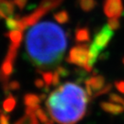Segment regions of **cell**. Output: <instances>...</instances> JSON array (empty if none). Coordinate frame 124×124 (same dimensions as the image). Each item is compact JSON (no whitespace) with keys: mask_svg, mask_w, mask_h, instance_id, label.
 Listing matches in <instances>:
<instances>
[{"mask_svg":"<svg viewBox=\"0 0 124 124\" xmlns=\"http://www.w3.org/2000/svg\"><path fill=\"white\" fill-rule=\"evenodd\" d=\"M103 11L108 18H119L123 12L122 0H105Z\"/></svg>","mask_w":124,"mask_h":124,"instance_id":"7","label":"cell"},{"mask_svg":"<svg viewBox=\"0 0 124 124\" xmlns=\"http://www.w3.org/2000/svg\"><path fill=\"white\" fill-rule=\"evenodd\" d=\"M8 37L10 39L11 43L13 44L21 45L22 39H23V31L21 30H11L8 33Z\"/></svg>","mask_w":124,"mask_h":124,"instance_id":"15","label":"cell"},{"mask_svg":"<svg viewBox=\"0 0 124 124\" xmlns=\"http://www.w3.org/2000/svg\"><path fill=\"white\" fill-rule=\"evenodd\" d=\"M41 102V98L40 96L35 95L33 93H28L23 97V103L25 104L26 108L38 109L40 108V103Z\"/></svg>","mask_w":124,"mask_h":124,"instance_id":"9","label":"cell"},{"mask_svg":"<svg viewBox=\"0 0 124 124\" xmlns=\"http://www.w3.org/2000/svg\"><path fill=\"white\" fill-rule=\"evenodd\" d=\"M85 90L88 97H93L105 86V78L102 75H93L85 79Z\"/></svg>","mask_w":124,"mask_h":124,"instance_id":"5","label":"cell"},{"mask_svg":"<svg viewBox=\"0 0 124 124\" xmlns=\"http://www.w3.org/2000/svg\"><path fill=\"white\" fill-rule=\"evenodd\" d=\"M45 124H54V121L53 120H49L47 122H46Z\"/></svg>","mask_w":124,"mask_h":124,"instance_id":"28","label":"cell"},{"mask_svg":"<svg viewBox=\"0 0 124 124\" xmlns=\"http://www.w3.org/2000/svg\"><path fill=\"white\" fill-rule=\"evenodd\" d=\"M115 85H116V89L118 90L121 93L124 94V81L123 80H119V81H116L115 83Z\"/></svg>","mask_w":124,"mask_h":124,"instance_id":"24","label":"cell"},{"mask_svg":"<svg viewBox=\"0 0 124 124\" xmlns=\"http://www.w3.org/2000/svg\"><path fill=\"white\" fill-rule=\"evenodd\" d=\"M101 50L97 48L94 43H91L89 46V54H88V61H87V66L85 71L87 72H91L92 70V67L94 66L96 62H97V59L98 57L99 54H100Z\"/></svg>","mask_w":124,"mask_h":124,"instance_id":"8","label":"cell"},{"mask_svg":"<svg viewBox=\"0 0 124 124\" xmlns=\"http://www.w3.org/2000/svg\"><path fill=\"white\" fill-rule=\"evenodd\" d=\"M37 72L41 74L43 78V80L45 82V88H44V91L46 92L49 91V86L50 85L53 83V78H54V74H53L52 72H44L42 70H40L38 69L37 70Z\"/></svg>","mask_w":124,"mask_h":124,"instance_id":"13","label":"cell"},{"mask_svg":"<svg viewBox=\"0 0 124 124\" xmlns=\"http://www.w3.org/2000/svg\"><path fill=\"white\" fill-rule=\"evenodd\" d=\"M113 35H114L113 29H111L108 27V24H106L95 35L93 43L97 46V48H99L102 51L103 48L106 47L108 42L110 41Z\"/></svg>","mask_w":124,"mask_h":124,"instance_id":"6","label":"cell"},{"mask_svg":"<svg viewBox=\"0 0 124 124\" xmlns=\"http://www.w3.org/2000/svg\"><path fill=\"white\" fill-rule=\"evenodd\" d=\"M35 116L38 117V119L41 121L42 123H46L49 121V116L48 112H46L44 109L39 108L36 111H35Z\"/></svg>","mask_w":124,"mask_h":124,"instance_id":"17","label":"cell"},{"mask_svg":"<svg viewBox=\"0 0 124 124\" xmlns=\"http://www.w3.org/2000/svg\"><path fill=\"white\" fill-rule=\"evenodd\" d=\"M20 45L11 44L10 45L9 50H8L7 55L3 62L1 68H0V82L5 84L8 82L10 75L13 72V65L15 59L17 54V50L19 48Z\"/></svg>","mask_w":124,"mask_h":124,"instance_id":"3","label":"cell"},{"mask_svg":"<svg viewBox=\"0 0 124 124\" xmlns=\"http://www.w3.org/2000/svg\"><path fill=\"white\" fill-rule=\"evenodd\" d=\"M55 72L60 75V78H66L69 75V71L66 68L62 67V66H58Z\"/></svg>","mask_w":124,"mask_h":124,"instance_id":"21","label":"cell"},{"mask_svg":"<svg viewBox=\"0 0 124 124\" xmlns=\"http://www.w3.org/2000/svg\"><path fill=\"white\" fill-rule=\"evenodd\" d=\"M54 18L60 23H66L69 21V16H68L67 12L65 11V10L55 13L54 14Z\"/></svg>","mask_w":124,"mask_h":124,"instance_id":"16","label":"cell"},{"mask_svg":"<svg viewBox=\"0 0 124 124\" xmlns=\"http://www.w3.org/2000/svg\"><path fill=\"white\" fill-rule=\"evenodd\" d=\"M5 16H4V14L2 12V10H1V9H0V17H4Z\"/></svg>","mask_w":124,"mask_h":124,"instance_id":"27","label":"cell"},{"mask_svg":"<svg viewBox=\"0 0 124 124\" xmlns=\"http://www.w3.org/2000/svg\"><path fill=\"white\" fill-rule=\"evenodd\" d=\"M100 106L103 110L105 112L109 113L112 115H119L124 111V107L118 103H115L112 102H102L100 103Z\"/></svg>","mask_w":124,"mask_h":124,"instance_id":"10","label":"cell"},{"mask_svg":"<svg viewBox=\"0 0 124 124\" xmlns=\"http://www.w3.org/2000/svg\"><path fill=\"white\" fill-rule=\"evenodd\" d=\"M28 30L25 46L28 58L38 69H50L60 64L67 46L64 29L49 21L35 23Z\"/></svg>","mask_w":124,"mask_h":124,"instance_id":"1","label":"cell"},{"mask_svg":"<svg viewBox=\"0 0 124 124\" xmlns=\"http://www.w3.org/2000/svg\"><path fill=\"white\" fill-rule=\"evenodd\" d=\"M16 105V99L13 96L9 94V97H8L4 101V103H3V108H4V112H6V113L11 112L14 108H15Z\"/></svg>","mask_w":124,"mask_h":124,"instance_id":"14","label":"cell"},{"mask_svg":"<svg viewBox=\"0 0 124 124\" xmlns=\"http://www.w3.org/2000/svg\"><path fill=\"white\" fill-rule=\"evenodd\" d=\"M96 3L94 0H80V7L85 11H90L95 7Z\"/></svg>","mask_w":124,"mask_h":124,"instance_id":"18","label":"cell"},{"mask_svg":"<svg viewBox=\"0 0 124 124\" xmlns=\"http://www.w3.org/2000/svg\"><path fill=\"white\" fill-rule=\"evenodd\" d=\"M90 31L87 28H80L78 29L75 32V40L77 42L83 43L90 41Z\"/></svg>","mask_w":124,"mask_h":124,"instance_id":"11","label":"cell"},{"mask_svg":"<svg viewBox=\"0 0 124 124\" xmlns=\"http://www.w3.org/2000/svg\"><path fill=\"white\" fill-rule=\"evenodd\" d=\"M122 62H123V64H124V58H123V60H122Z\"/></svg>","mask_w":124,"mask_h":124,"instance_id":"29","label":"cell"},{"mask_svg":"<svg viewBox=\"0 0 124 124\" xmlns=\"http://www.w3.org/2000/svg\"><path fill=\"white\" fill-rule=\"evenodd\" d=\"M14 124H39L35 114L25 113V115L17 120Z\"/></svg>","mask_w":124,"mask_h":124,"instance_id":"12","label":"cell"},{"mask_svg":"<svg viewBox=\"0 0 124 124\" xmlns=\"http://www.w3.org/2000/svg\"><path fill=\"white\" fill-rule=\"evenodd\" d=\"M35 85L39 89H43L45 88V82L41 78H36L35 80Z\"/></svg>","mask_w":124,"mask_h":124,"instance_id":"25","label":"cell"},{"mask_svg":"<svg viewBox=\"0 0 124 124\" xmlns=\"http://www.w3.org/2000/svg\"><path fill=\"white\" fill-rule=\"evenodd\" d=\"M89 97L86 91L74 83L60 85L46 101L47 112L58 124H76L85 116Z\"/></svg>","mask_w":124,"mask_h":124,"instance_id":"2","label":"cell"},{"mask_svg":"<svg viewBox=\"0 0 124 124\" xmlns=\"http://www.w3.org/2000/svg\"><path fill=\"white\" fill-rule=\"evenodd\" d=\"M109 100L112 103H118V104L124 107V98L120 97L119 95H117V94H116V93H111L110 95H109Z\"/></svg>","mask_w":124,"mask_h":124,"instance_id":"19","label":"cell"},{"mask_svg":"<svg viewBox=\"0 0 124 124\" xmlns=\"http://www.w3.org/2000/svg\"><path fill=\"white\" fill-rule=\"evenodd\" d=\"M108 27L110 28L111 29L115 30V29H117L120 28V22H119L118 18H109L108 23Z\"/></svg>","mask_w":124,"mask_h":124,"instance_id":"20","label":"cell"},{"mask_svg":"<svg viewBox=\"0 0 124 124\" xmlns=\"http://www.w3.org/2000/svg\"><path fill=\"white\" fill-rule=\"evenodd\" d=\"M10 117L4 113L0 112V124H10Z\"/></svg>","mask_w":124,"mask_h":124,"instance_id":"23","label":"cell"},{"mask_svg":"<svg viewBox=\"0 0 124 124\" xmlns=\"http://www.w3.org/2000/svg\"><path fill=\"white\" fill-rule=\"evenodd\" d=\"M111 88H112V85H110V84H108V85H105V86L103 88V89L101 90L99 92H97V94H96L95 96H94V97H99V96L101 95H103V94H106V93H108V91H110Z\"/></svg>","mask_w":124,"mask_h":124,"instance_id":"22","label":"cell"},{"mask_svg":"<svg viewBox=\"0 0 124 124\" xmlns=\"http://www.w3.org/2000/svg\"><path fill=\"white\" fill-rule=\"evenodd\" d=\"M60 75H59V74L57 73L56 72H54V78H53V83H52V85H54V86H57V85L60 84Z\"/></svg>","mask_w":124,"mask_h":124,"instance_id":"26","label":"cell"},{"mask_svg":"<svg viewBox=\"0 0 124 124\" xmlns=\"http://www.w3.org/2000/svg\"><path fill=\"white\" fill-rule=\"evenodd\" d=\"M88 54H89V45H77L71 48L66 60L70 64L76 65L78 66L83 67L85 70L87 66Z\"/></svg>","mask_w":124,"mask_h":124,"instance_id":"4","label":"cell"}]
</instances>
